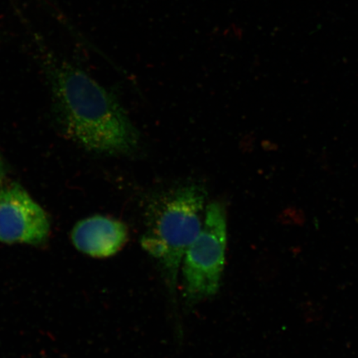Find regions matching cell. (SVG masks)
Wrapping results in <instances>:
<instances>
[{"instance_id":"obj_1","label":"cell","mask_w":358,"mask_h":358,"mask_svg":"<svg viewBox=\"0 0 358 358\" xmlns=\"http://www.w3.org/2000/svg\"><path fill=\"white\" fill-rule=\"evenodd\" d=\"M43 66L53 110L67 138L98 154L127 155L137 150L140 134L113 94L79 67L49 53Z\"/></svg>"},{"instance_id":"obj_2","label":"cell","mask_w":358,"mask_h":358,"mask_svg":"<svg viewBox=\"0 0 358 358\" xmlns=\"http://www.w3.org/2000/svg\"><path fill=\"white\" fill-rule=\"evenodd\" d=\"M206 195L201 186H182L156 196L146 209L141 248L155 259L173 296L182 258L203 227Z\"/></svg>"},{"instance_id":"obj_3","label":"cell","mask_w":358,"mask_h":358,"mask_svg":"<svg viewBox=\"0 0 358 358\" xmlns=\"http://www.w3.org/2000/svg\"><path fill=\"white\" fill-rule=\"evenodd\" d=\"M227 245L226 208L220 201H213L206 208L199 236L182 258V296L187 306H194L217 294L225 268Z\"/></svg>"},{"instance_id":"obj_4","label":"cell","mask_w":358,"mask_h":358,"mask_svg":"<svg viewBox=\"0 0 358 358\" xmlns=\"http://www.w3.org/2000/svg\"><path fill=\"white\" fill-rule=\"evenodd\" d=\"M50 230L46 212L19 183L0 187V243L42 245Z\"/></svg>"},{"instance_id":"obj_5","label":"cell","mask_w":358,"mask_h":358,"mask_svg":"<svg viewBox=\"0 0 358 358\" xmlns=\"http://www.w3.org/2000/svg\"><path fill=\"white\" fill-rule=\"evenodd\" d=\"M71 239L80 252L93 258H108L124 248L129 230L117 219L95 215L76 224Z\"/></svg>"},{"instance_id":"obj_6","label":"cell","mask_w":358,"mask_h":358,"mask_svg":"<svg viewBox=\"0 0 358 358\" xmlns=\"http://www.w3.org/2000/svg\"><path fill=\"white\" fill-rule=\"evenodd\" d=\"M0 176H4V170L1 160H0Z\"/></svg>"},{"instance_id":"obj_7","label":"cell","mask_w":358,"mask_h":358,"mask_svg":"<svg viewBox=\"0 0 358 358\" xmlns=\"http://www.w3.org/2000/svg\"><path fill=\"white\" fill-rule=\"evenodd\" d=\"M3 177L4 176H0V187L3 185Z\"/></svg>"}]
</instances>
